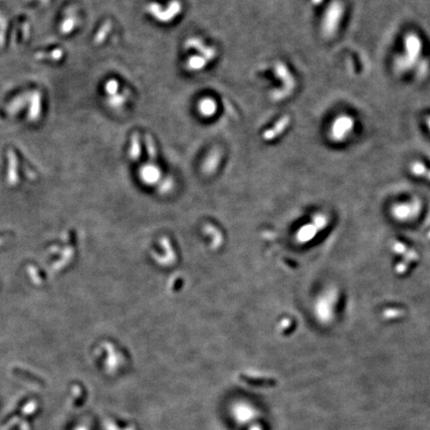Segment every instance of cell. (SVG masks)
Segmentation results:
<instances>
[{"label":"cell","instance_id":"obj_1","mask_svg":"<svg viewBox=\"0 0 430 430\" xmlns=\"http://www.w3.org/2000/svg\"><path fill=\"white\" fill-rule=\"evenodd\" d=\"M200 110L204 115H212L216 112V103L212 99H203L200 104Z\"/></svg>","mask_w":430,"mask_h":430},{"label":"cell","instance_id":"obj_2","mask_svg":"<svg viewBox=\"0 0 430 430\" xmlns=\"http://www.w3.org/2000/svg\"><path fill=\"white\" fill-rule=\"evenodd\" d=\"M204 63H205V61L202 60L201 58H199V57L192 58L188 61V65L191 69H201L202 67H204V65H205Z\"/></svg>","mask_w":430,"mask_h":430},{"label":"cell","instance_id":"obj_3","mask_svg":"<svg viewBox=\"0 0 430 430\" xmlns=\"http://www.w3.org/2000/svg\"><path fill=\"white\" fill-rule=\"evenodd\" d=\"M251 430H261V428L259 426H254Z\"/></svg>","mask_w":430,"mask_h":430}]
</instances>
